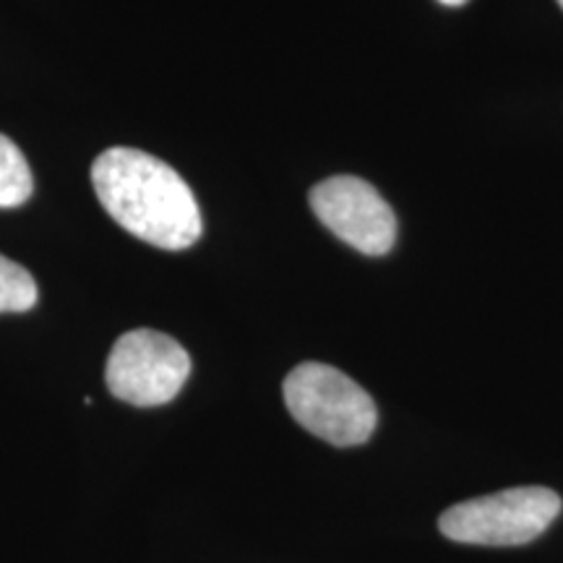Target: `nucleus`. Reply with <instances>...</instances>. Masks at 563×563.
I'll list each match as a JSON object with an SVG mask.
<instances>
[{
  "label": "nucleus",
  "mask_w": 563,
  "mask_h": 563,
  "mask_svg": "<svg viewBox=\"0 0 563 563\" xmlns=\"http://www.w3.org/2000/svg\"><path fill=\"white\" fill-rule=\"evenodd\" d=\"M191 376V357L170 334L133 329L112 344L104 382L112 397L133 407L173 402Z\"/></svg>",
  "instance_id": "4"
},
{
  "label": "nucleus",
  "mask_w": 563,
  "mask_h": 563,
  "mask_svg": "<svg viewBox=\"0 0 563 563\" xmlns=\"http://www.w3.org/2000/svg\"><path fill=\"white\" fill-rule=\"evenodd\" d=\"M559 514V493L530 485L456 504L441 514L439 530L464 545H525L540 538Z\"/></svg>",
  "instance_id": "3"
},
{
  "label": "nucleus",
  "mask_w": 563,
  "mask_h": 563,
  "mask_svg": "<svg viewBox=\"0 0 563 563\" xmlns=\"http://www.w3.org/2000/svg\"><path fill=\"white\" fill-rule=\"evenodd\" d=\"M91 186L112 220L154 249L183 251L201 238L191 186L152 154L112 146L91 165Z\"/></svg>",
  "instance_id": "1"
},
{
  "label": "nucleus",
  "mask_w": 563,
  "mask_h": 563,
  "mask_svg": "<svg viewBox=\"0 0 563 563\" xmlns=\"http://www.w3.org/2000/svg\"><path fill=\"white\" fill-rule=\"evenodd\" d=\"M311 209L323 228L365 256H384L397 241V217L368 180L336 175L311 191Z\"/></svg>",
  "instance_id": "5"
},
{
  "label": "nucleus",
  "mask_w": 563,
  "mask_h": 563,
  "mask_svg": "<svg viewBox=\"0 0 563 563\" xmlns=\"http://www.w3.org/2000/svg\"><path fill=\"white\" fill-rule=\"evenodd\" d=\"M37 300L40 287L32 274L0 253V313L32 311Z\"/></svg>",
  "instance_id": "7"
},
{
  "label": "nucleus",
  "mask_w": 563,
  "mask_h": 563,
  "mask_svg": "<svg viewBox=\"0 0 563 563\" xmlns=\"http://www.w3.org/2000/svg\"><path fill=\"white\" fill-rule=\"evenodd\" d=\"M34 191L30 162L9 136L0 133V209L21 207Z\"/></svg>",
  "instance_id": "6"
},
{
  "label": "nucleus",
  "mask_w": 563,
  "mask_h": 563,
  "mask_svg": "<svg viewBox=\"0 0 563 563\" xmlns=\"http://www.w3.org/2000/svg\"><path fill=\"white\" fill-rule=\"evenodd\" d=\"M282 391L292 418L332 446H361L376 431L371 394L332 365L300 363L287 373Z\"/></svg>",
  "instance_id": "2"
},
{
  "label": "nucleus",
  "mask_w": 563,
  "mask_h": 563,
  "mask_svg": "<svg viewBox=\"0 0 563 563\" xmlns=\"http://www.w3.org/2000/svg\"><path fill=\"white\" fill-rule=\"evenodd\" d=\"M559 5H561V9H563V0H559Z\"/></svg>",
  "instance_id": "9"
},
{
  "label": "nucleus",
  "mask_w": 563,
  "mask_h": 563,
  "mask_svg": "<svg viewBox=\"0 0 563 563\" xmlns=\"http://www.w3.org/2000/svg\"><path fill=\"white\" fill-rule=\"evenodd\" d=\"M439 3L449 5V9H456V5H464V3H467V0H439Z\"/></svg>",
  "instance_id": "8"
}]
</instances>
